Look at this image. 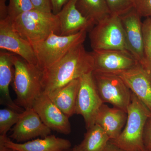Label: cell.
I'll return each mask as SVG.
<instances>
[{
	"mask_svg": "<svg viewBox=\"0 0 151 151\" xmlns=\"http://www.w3.org/2000/svg\"><path fill=\"white\" fill-rule=\"evenodd\" d=\"M94 60L83 44L71 49L54 65L42 71L43 93L50 97L63 86L94 70Z\"/></svg>",
	"mask_w": 151,
	"mask_h": 151,
	"instance_id": "6da1fadb",
	"label": "cell"
},
{
	"mask_svg": "<svg viewBox=\"0 0 151 151\" xmlns=\"http://www.w3.org/2000/svg\"><path fill=\"white\" fill-rule=\"evenodd\" d=\"M12 60L14 68L12 84L17 95L16 103L24 110L32 108L43 93L42 70L16 54H12Z\"/></svg>",
	"mask_w": 151,
	"mask_h": 151,
	"instance_id": "7a4b0ae2",
	"label": "cell"
},
{
	"mask_svg": "<svg viewBox=\"0 0 151 151\" xmlns=\"http://www.w3.org/2000/svg\"><path fill=\"white\" fill-rule=\"evenodd\" d=\"M13 27L19 35L31 44L44 40L52 32L60 35L57 15L34 9L12 21Z\"/></svg>",
	"mask_w": 151,
	"mask_h": 151,
	"instance_id": "3957f363",
	"label": "cell"
},
{
	"mask_svg": "<svg viewBox=\"0 0 151 151\" xmlns=\"http://www.w3.org/2000/svg\"><path fill=\"white\" fill-rule=\"evenodd\" d=\"M126 126L118 138L110 142L125 151H137L145 148L143 133L151 112L132 92L131 102L127 111Z\"/></svg>",
	"mask_w": 151,
	"mask_h": 151,
	"instance_id": "277c9868",
	"label": "cell"
},
{
	"mask_svg": "<svg viewBox=\"0 0 151 151\" xmlns=\"http://www.w3.org/2000/svg\"><path fill=\"white\" fill-rule=\"evenodd\" d=\"M87 31L82 30L75 34L62 36L52 32L44 40L32 45L41 70L54 65L65 56L71 49L83 44Z\"/></svg>",
	"mask_w": 151,
	"mask_h": 151,
	"instance_id": "5b68a950",
	"label": "cell"
},
{
	"mask_svg": "<svg viewBox=\"0 0 151 151\" xmlns=\"http://www.w3.org/2000/svg\"><path fill=\"white\" fill-rule=\"evenodd\" d=\"M93 50H122L129 51L120 17L111 14L89 32Z\"/></svg>",
	"mask_w": 151,
	"mask_h": 151,
	"instance_id": "8992f818",
	"label": "cell"
},
{
	"mask_svg": "<svg viewBox=\"0 0 151 151\" xmlns=\"http://www.w3.org/2000/svg\"><path fill=\"white\" fill-rule=\"evenodd\" d=\"M97 91L103 103L127 112L132 92L119 76L114 73L92 71Z\"/></svg>",
	"mask_w": 151,
	"mask_h": 151,
	"instance_id": "52a82bcc",
	"label": "cell"
},
{
	"mask_svg": "<svg viewBox=\"0 0 151 151\" xmlns=\"http://www.w3.org/2000/svg\"><path fill=\"white\" fill-rule=\"evenodd\" d=\"M79 79L75 114L83 117L87 130L95 124L97 113L104 103L97 91L92 72L82 76Z\"/></svg>",
	"mask_w": 151,
	"mask_h": 151,
	"instance_id": "ba28073f",
	"label": "cell"
},
{
	"mask_svg": "<svg viewBox=\"0 0 151 151\" xmlns=\"http://www.w3.org/2000/svg\"><path fill=\"white\" fill-rule=\"evenodd\" d=\"M93 71L115 73L131 69L139 62L129 52L122 50H93Z\"/></svg>",
	"mask_w": 151,
	"mask_h": 151,
	"instance_id": "9c48e42d",
	"label": "cell"
},
{
	"mask_svg": "<svg viewBox=\"0 0 151 151\" xmlns=\"http://www.w3.org/2000/svg\"><path fill=\"white\" fill-rule=\"evenodd\" d=\"M0 48L18 55L30 64L38 66L32 45L16 31L9 17L0 20Z\"/></svg>",
	"mask_w": 151,
	"mask_h": 151,
	"instance_id": "30bf717a",
	"label": "cell"
},
{
	"mask_svg": "<svg viewBox=\"0 0 151 151\" xmlns=\"http://www.w3.org/2000/svg\"><path fill=\"white\" fill-rule=\"evenodd\" d=\"M32 108L44 124L51 130L65 135L71 132L69 119L47 94L42 93L37 99Z\"/></svg>",
	"mask_w": 151,
	"mask_h": 151,
	"instance_id": "8fae6325",
	"label": "cell"
},
{
	"mask_svg": "<svg viewBox=\"0 0 151 151\" xmlns=\"http://www.w3.org/2000/svg\"><path fill=\"white\" fill-rule=\"evenodd\" d=\"M52 130L42 121L33 108L25 110L14 126L11 138L17 142H25L36 138L50 135Z\"/></svg>",
	"mask_w": 151,
	"mask_h": 151,
	"instance_id": "7c38bea8",
	"label": "cell"
},
{
	"mask_svg": "<svg viewBox=\"0 0 151 151\" xmlns=\"http://www.w3.org/2000/svg\"><path fill=\"white\" fill-rule=\"evenodd\" d=\"M120 17L128 50L142 65L144 59V38L142 17L134 8Z\"/></svg>",
	"mask_w": 151,
	"mask_h": 151,
	"instance_id": "4fadbf2b",
	"label": "cell"
},
{
	"mask_svg": "<svg viewBox=\"0 0 151 151\" xmlns=\"http://www.w3.org/2000/svg\"><path fill=\"white\" fill-rule=\"evenodd\" d=\"M151 112V74L139 63L131 69L114 73Z\"/></svg>",
	"mask_w": 151,
	"mask_h": 151,
	"instance_id": "5bb4252c",
	"label": "cell"
},
{
	"mask_svg": "<svg viewBox=\"0 0 151 151\" xmlns=\"http://www.w3.org/2000/svg\"><path fill=\"white\" fill-rule=\"evenodd\" d=\"M77 0H68L59 12L60 35L75 34L82 30L90 31L95 25L94 23L78 11L76 6Z\"/></svg>",
	"mask_w": 151,
	"mask_h": 151,
	"instance_id": "9a60e30c",
	"label": "cell"
},
{
	"mask_svg": "<svg viewBox=\"0 0 151 151\" xmlns=\"http://www.w3.org/2000/svg\"><path fill=\"white\" fill-rule=\"evenodd\" d=\"M0 144L17 151H64L71 146L68 140L53 135L22 143L14 142L6 136H0Z\"/></svg>",
	"mask_w": 151,
	"mask_h": 151,
	"instance_id": "2e32d148",
	"label": "cell"
},
{
	"mask_svg": "<svg viewBox=\"0 0 151 151\" xmlns=\"http://www.w3.org/2000/svg\"><path fill=\"white\" fill-rule=\"evenodd\" d=\"M127 119L126 111L114 107L110 108L104 103L97 113L95 124L105 130L110 140L115 139L122 133Z\"/></svg>",
	"mask_w": 151,
	"mask_h": 151,
	"instance_id": "e0dca14e",
	"label": "cell"
},
{
	"mask_svg": "<svg viewBox=\"0 0 151 151\" xmlns=\"http://www.w3.org/2000/svg\"><path fill=\"white\" fill-rule=\"evenodd\" d=\"M13 53L1 51L0 52V93L1 105L20 113L22 108L14 102L10 95L9 87L13 78L14 68L12 60Z\"/></svg>",
	"mask_w": 151,
	"mask_h": 151,
	"instance_id": "ac0fdd59",
	"label": "cell"
},
{
	"mask_svg": "<svg viewBox=\"0 0 151 151\" xmlns=\"http://www.w3.org/2000/svg\"><path fill=\"white\" fill-rule=\"evenodd\" d=\"M79 85V78L71 81L63 86L56 94L50 97L54 104L68 118L75 114Z\"/></svg>",
	"mask_w": 151,
	"mask_h": 151,
	"instance_id": "d6986e66",
	"label": "cell"
},
{
	"mask_svg": "<svg viewBox=\"0 0 151 151\" xmlns=\"http://www.w3.org/2000/svg\"><path fill=\"white\" fill-rule=\"evenodd\" d=\"M87 130L77 148L81 151H105L110 140L105 130L97 124Z\"/></svg>",
	"mask_w": 151,
	"mask_h": 151,
	"instance_id": "ffe728a7",
	"label": "cell"
},
{
	"mask_svg": "<svg viewBox=\"0 0 151 151\" xmlns=\"http://www.w3.org/2000/svg\"><path fill=\"white\" fill-rule=\"evenodd\" d=\"M76 6L95 25L111 14L105 0H77Z\"/></svg>",
	"mask_w": 151,
	"mask_h": 151,
	"instance_id": "44dd1931",
	"label": "cell"
},
{
	"mask_svg": "<svg viewBox=\"0 0 151 151\" xmlns=\"http://www.w3.org/2000/svg\"><path fill=\"white\" fill-rule=\"evenodd\" d=\"M144 59L142 65L151 74V17L143 22Z\"/></svg>",
	"mask_w": 151,
	"mask_h": 151,
	"instance_id": "7402d4cb",
	"label": "cell"
},
{
	"mask_svg": "<svg viewBox=\"0 0 151 151\" xmlns=\"http://www.w3.org/2000/svg\"><path fill=\"white\" fill-rule=\"evenodd\" d=\"M22 113L8 108L0 110V136H6L11 127L18 122Z\"/></svg>",
	"mask_w": 151,
	"mask_h": 151,
	"instance_id": "603a6c76",
	"label": "cell"
},
{
	"mask_svg": "<svg viewBox=\"0 0 151 151\" xmlns=\"http://www.w3.org/2000/svg\"><path fill=\"white\" fill-rule=\"evenodd\" d=\"M8 17L12 21L25 12L35 9L30 0H9Z\"/></svg>",
	"mask_w": 151,
	"mask_h": 151,
	"instance_id": "cb8c5ba5",
	"label": "cell"
},
{
	"mask_svg": "<svg viewBox=\"0 0 151 151\" xmlns=\"http://www.w3.org/2000/svg\"><path fill=\"white\" fill-rule=\"evenodd\" d=\"M111 14L121 17L134 6L135 0H105Z\"/></svg>",
	"mask_w": 151,
	"mask_h": 151,
	"instance_id": "d4e9b609",
	"label": "cell"
},
{
	"mask_svg": "<svg viewBox=\"0 0 151 151\" xmlns=\"http://www.w3.org/2000/svg\"><path fill=\"white\" fill-rule=\"evenodd\" d=\"M135 9L141 17H151V0H135Z\"/></svg>",
	"mask_w": 151,
	"mask_h": 151,
	"instance_id": "484cf974",
	"label": "cell"
},
{
	"mask_svg": "<svg viewBox=\"0 0 151 151\" xmlns=\"http://www.w3.org/2000/svg\"><path fill=\"white\" fill-rule=\"evenodd\" d=\"M143 139L145 149L151 151V117L149 118L146 122L143 133Z\"/></svg>",
	"mask_w": 151,
	"mask_h": 151,
	"instance_id": "4316f807",
	"label": "cell"
},
{
	"mask_svg": "<svg viewBox=\"0 0 151 151\" xmlns=\"http://www.w3.org/2000/svg\"><path fill=\"white\" fill-rule=\"evenodd\" d=\"M35 9L47 13H52L50 0H30Z\"/></svg>",
	"mask_w": 151,
	"mask_h": 151,
	"instance_id": "83f0119b",
	"label": "cell"
},
{
	"mask_svg": "<svg viewBox=\"0 0 151 151\" xmlns=\"http://www.w3.org/2000/svg\"><path fill=\"white\" fill-rule=\"evenodd\" d=\"M68 0H50L52 6V10L53 14H56L62 9L63 6L68 1Z\"/></svg>",
	"mask_w": 151,
	"mask_h": 151,
	"instance_id": "f1b7e54d",
	"label": "cell"
},
{
	"mask_svg": "<svg viewBox=\"0 0 151 151\" xmlns=\"http://www.w3.org/2000/svg\"><path fill=\"white\" fill-rule=\"evenodd\" d=\"M6 0H0V20L8 17V8L6 5Z\"/></svg>",
	"mask_w": 151,
	"mask_h": 151,
	"instance_id": "f546056e",
	"label": "cell"
},
{
	"mask_svg": "<svg viewBox=\"0 0 151 151\" xmlns=\"http://www.w3.org/2000/svg\"><path fill=\"white\" fill-rule=\"evenodd\" d=\"M105 151H125L109 142Z\"/></svg>",
	"mask_w": 151,
	"mask_h": 151,
	"instance_id": "4dcf8cb0",
	"label": "cell"
},
{
	"mask_svg": "<svg viewBox=\"0 0 151 151\" xmlns=\"http://www.w3.org/2000/svg\"><path fill=\"white\" fill-rule=\"evenodd\" d=\"M0 151H15V150L6 147L2 144H0Z\"/></svg>",
	"mask_w": 151,
	"mask_h": 151,
	"instance_id": "1f68e13d",
	"label": "cell"
},
{
	"mask_svg": "<svg viewBox=\"0 0 151 151\" xmlns=\"http://www.w3.org/2000/svg\"><path fill=\"white\" fill-rule=\"evenodd\" d=\"M72 151H81L79 150L78 148H77V147H76V146H75V147H74V148L73 149V150H72Z\"/></svg>",
	"mask_w": 151,
	"mask_h": 151,
	"instance_id": "d6a6232c",
	"label": "cell"
},
{
	"mask_svg": "<svg viewBox=\"0 0 151 151\" xmlns=\"http://www.w3.org/2000/svg\"><path fill=\"white\" fill-rule=\"evenodd\" d=\"M137 151H149L147 150H146V149L144 148L143 149H142V150H138Z\"/></svg>",
	"mask_w": 151,
	"mask_h": 151,
	"instance_id": "836d02e7",
	"label": "cell"
},
{
	"mask_svg": "<svg viewBox=\"0 0 151 151\" xmlns=\"http://www.w3.org/2000/svg\"></svg>",
	"mask_w": 151,
	"mask_h": 151,
	"instance_id": "e575fe53",
	"label": "cell"
}]
</instances>
